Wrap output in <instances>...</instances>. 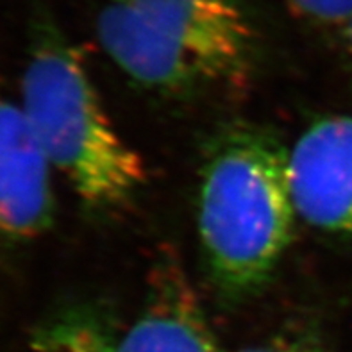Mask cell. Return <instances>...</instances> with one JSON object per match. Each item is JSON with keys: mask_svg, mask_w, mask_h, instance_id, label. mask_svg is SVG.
Returning a JSON list of instances; mask_svg holds the SVG:
<instances>
[{"mask_svg": "<svg viewBox=\"0 0 352 352\" xmlns=\"http://www.w3.org/2000/svg\"><path fill=\"white\" fill-rule=\"evenodd\" d=\"M115 340L94 313H65L38 333L32 352H115Z\"/></svg>", "mask_w": 352, "mask_h": 352, "instance_id": "52a82bcc", "label": "cell"}, {"mask_svg": "<svg viewBox=\"0 0 352 352\" xmlns=\"http://www.w3.org/2000/svg\"><path fill=\"white\" fill-rule=\"evenodd\" d=\"M297 217L318 231L352 236V116L309 125L290 151Z\"/></svg>", "mask_w": 352, "mask_h": 352, "instance_id": "277c9868", "label": "cell"}, {"mask_svg": "<svg viewBox=\"0 0 352 352\" xmlns=\"http://www.w3.org/2000/svg\"><path fill=\"white\" fill-rule=\"evenodd\" d=\"M297 16L324 27H344L352 16V0H285Z\"/></svg>", "mask_w": 352, "mask_h": 352, "instance_id": "ba28073f", "label": "cell"}, {"mask_svg": "<svg viewBox=\"0 0 352 352\" xmlns=\"http://www.w3.org/2000/svg\"><path fill=\"white\" fill-rule=\"evenodd\" d=\"M342 29H344V36H345V41H347L349 52H351V56H352V16L349 18L347 23H345Z\"/></svg>", "mask_w": 352, "mask_h": 352, "instance_id": "9c48e42d", "label": "cell"}, {"mask_svg": "<svg viewBox=\"0 0 352 352\" xmlns=\"http://www.w3.org/2000/svg\"><path fill=\"white\" fill-rule=\"evenodd\" d=\"M95 31L131 80L174 95L240 88L258 45L240 0H100Z\"/></svg>", "mask_w": 352, "mask_h": 352, "instance_id": "7a4b0ae2", "label": "cell"}, {"mask_svg": "<svg viewBox=\"0 0 352 352\" xmlns=\"http://www.w3.org/2000/svg\"><path fill=\"white\" fill-rule=\"evenodd\" d=\"M295 219L290 151L263 127L222 131L199 190V238L217 290L228 299L258 292L290 245Z\"/></svg>", "mask_w": 352, "mask_h": 352, "instance_id": "6da1fadb", "label": "cell"}, {"mask_svg": "<svg viewBox=\"0 0 352 352\" xmlns=\"http://www.w3.org/2000/svg\"><path fill=\"white\" fill-rule=\"evenodd\" d=\"M240 352H272V351H267V349H247V351H240Z\"/></svg>", "mask_w": 352, "mask_h": 352, "instance_id": "8fae6325", "label": "cell"}, {"mask_svg": "<svg viewBox=\"0 0 352 352\" xmlns=\"http://www.w3.org/2000/svg\"><path fill=\"white\" fill-rule=\"evenodd\" d=\"M22 106L50 166L89 208H118L143 186L142 157L116 133L80 56L47 14L32 29Z\"/></svg>", "mask_w": 352, "mask_h": 352, "instance_id": "3957f363", "label": "cell"}, {"mask_svg": "<svg viewBox=\"0 0 352 352\" xmlns=\"http://www.w3.org/2000/svg\"><path fill=\"white\" fill-rule=\"evenodd\" d=\"M50 170L25 109L0 86V240H29L49 229Z\"/></svg>", "mask_w": 352, "mask_h": 352, "instance_id": "5b68a950", "label": "cell"}, {"mask_svg": "<svg viewBox=\"0 0 352 352\" xmlns=\"http://www.w3.org/2000/svg\"><path fill=\"white\" fill-rule=\"evenodd\" d=\"M115 352H220L177 258L163 256L152 268L142 315L116 342Z\"/></svg>", "mask_w": 352, "mask_h": 352, "instance_id": "8992f818", "label": "cell"}, {"mask_svg": "<svg viewBox=\"0 0 352 352\" xmlns=\"http://www.w3.org/2000/svg\"><path fill=\"white\" fill-rule=\"evenodd\" d=\"M286 352H315V351H311V349H306V347H294Z\"/></svg>", "mask_w": 352, "mask_h": 352, "instance_id": "30bf717a", "label": "cell"}]
</instances>
